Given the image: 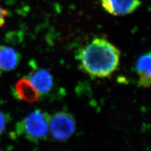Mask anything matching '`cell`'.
Returning <instances> with one entry per match:
<instances>
[{"instance_id": "cell-2", "label": "cell", "mask_w": 151, "mask_h": 151, "mask_svg": "<svg viewBox=\"0 0 151 151\" xmlns=\"http://www.w3.org/2000/svg\"><path fill=\"white\" fill-rule=\"evenodd\" d=\"M50 119V116L45 111L35 110L17 123L16 134L34 142L44 140L48 136Z\"/></svg>"}, {"instance_id": "cell-1", "label": "cell", "mask_w": 151, "mask_h": 151, "mask_svg": "<svg viewBox=\"0 0 151 151\" xmlns=\"http://www.w3.org/2000/svg\"><path fill=\"white\" fill-rule=\"evenodd\" d=\"M77 59L85 73L94 77L104 78L119 67L120 52L103 38H96L79 51Z\"/></svg>"}, {"instance_id": "cell-8", "label": "cell", "mask_w": 151, "mask_h": 151, "mask_svg": "<svg viewBox=\"0 0 151 151\" xmlns=\"http://www.w3.org/2000/svg\"><path fill=\"white\" fill-rule=\"evenodd\" d=\"M136 73L139 76V84L140 86H151V52L142 55L137 60Z\"/></svg>"}, {"instance_id": "cell-11", "label": "cell", "mask_w": 151, "mask_h": 151, "mask_svg": "<svg viewBox=\"0 0 151 151\" xmlns=\"http://www.w3.org/2000/svg\"><path fill=\"white\" fill-rule=\"evenodd\" d=\"M0 151H3V150H0Z\"/></svg>"}, {"instance_id": "cell-4", "label": "cell", "mask_w": 151, "mask_h": 151, "mask_svg": "<svg viewBox=\"0 0 151 151\" xmlns=\"http://www.w3.org/2000/svg\"><path fill=\"white\" fill-rule=\"evenodd\" d=\"M105 10L115 16L127 15L133 13L141 4L140 0H100Z\"/></svg>"}, {"instance_id": "cell-3", "label": "cell", "mask_w": 151, "mask_h": 151, "mask_svg": "<svg viewBox=\"0 0 151 151\" xmlns=\"http://www.w3.org/2000/svg\"><path fill=\"white\" fill-rule=\"evenodd\" d=\"M49 129L53 138L58 141H65L75 132L76 121L74 116L67 111H58L50 116Z\"/></svg>"}, {"instance_id": "cell-5", "label": "cell", "mask_w": 151, "mask_h": 151, "mask_svg": "<svg viewBox=\"0 0 151 151\" xmlns=\"http://www.w3.org/2000/svg\"><path fill=\"white\" fill-rule=\"evenodd\" d=\"M27 78L40 95L49 93L53 87L54 79L49 70L44 68H35L30 72Z\"/></svg>"}, {"instance_id": "cell-10", "label": "cell", "mask_w": 151, "mask_h": 151, "mask_svg": "<svg viewBox=\"0 0 151 151\" xmlns=\"http://www.w3.org/2000/svg\"><path fill=\"white\" fill-rule=\"evenodd\" d=\"M8 15V12L0 6V28H1L5 23L6 17Z\"/></svg>"}, {"instance_id": "cell-7", "label": "cell", "mask_w": 151, "mask_h": 151, "mask_svg": "<svg viewBox=\"0 0 151 151\" xmlns=\"http://www.w3.org/2000/svg\"><path fill=\"white\" fill-rule=\"evenodd\" d=\"M21 61V55L15 49L0 45V71L9 72L15 69Z\"/></svg>"}, {"instance_id": "cell-6", "label": "cell", "mask_w": 151, "mask_h": 151, "mask_svg": "<svg viewBox=\"0 0 151 151\" xmlns=\"http://www.w3.org/2000/svg\"><path fill=\"white\" fill-rule=\"evenodd\" d=\"M15 96L19 100L29 103L39 100L40 94L27 77L18 79L14 86Z\"/></svg>"}, {"instance_id": "cell-9", "label": "cell", "mask_w": 151, "mask_h": 151, "mask_svg": "<svg viewBox=\"0 0 151 151\" xmlns=\"http://www.w3.org/2000/svg\"><path fill=\"white\" fill-rule=\"evenodd\" d=\"M8 123V118L6 115L3 111L0 110V135L5 130Z\"/></svg>"}]
</instances>
